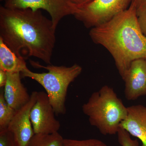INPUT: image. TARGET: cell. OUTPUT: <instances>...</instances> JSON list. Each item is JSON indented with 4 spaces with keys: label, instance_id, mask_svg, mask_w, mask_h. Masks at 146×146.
I'll return each mask as SVG.
<instances>
[{
    "label": "cell",
    "instance_id": "cell-19",
    "mask_svg": "<svg viewBox=\"0 0 146 146\" xmlns=\"http://www.w3.org/2000/svg\"><path fill=\"white\" fill-rule=\"evenodd\" d=\"M74 4L79 8L89 4L94 0H70Z\"/></svg>",
    "mask_w": 146,
    "mask_h": 146
},
{
    "label": "cell",
    "instance_id": "cell-3",
    "mask_svg": "<svg viewBox=\"0 0 146 146\" xmlns=\"http://www.w3.org/2000/svg\"><path fill=\"white\" fill-rule=\"evenodd\" d=\"M89 123L103 135L117 134L121 122L127 115V108L118 98L113 88L104 85L91 94L82 106Z\"/></svg>",
    "mask_w": 146,
    "mask_h": 146
},
{
    "label": "cell",
    "instance_id": "cell-18",
    "mask_svg": "<svg viewBox=\"0 0 146 146\" xmlns=\"http://www.w3.org/2000/svg\"><path fill=\"white\" fill-rule=\"evenodd\" d=\"M136 13L141 31L146 36V6L137 9Z\"/></svg>",
    "mask_w": 146,
    "mask_h": 146
},
{
    "label": "cell",
    "instance_id": "cell-17",
    "mask_svg": "<svg viewBox=\"0 0 146 146\" xmlns=\"http://www.w3.org/2000/svg\"><path fill=\"white\" fill-rule=\"evenodd\" d=\"M0 146H18L13 134L7 129L0 130Z\"/></svg>",
    "mask_w": 146,
    "mask_h": 146
},
{
    "label": "cell",
    "instance_id": "cell-9",
    "mask_svg": "<svg viewBox=\"0 0 146 146\" xmlns=\"http://www.w3.org/2000/svg\"><path fill=\"white\" fill-rule=\"evenodd\" d=\"M126 99L135 100L146 96V61L145 58L133 60L122 78Z\"/></svg>",
    "mask_w": 146,
    "mask_h": 146
},
{
    "label": "cell",
    "instance_id": "cell-22",
    "mask_svg": "<svg viewBox=\"0 0 146 146\" xmlns=\"http://www.w3.org/2000/svg\"><path fill=\"white\" fill-rule=\"evenodd\" d=\"M4 0H1V1H4Z\"/></svg>",
    "mask_w": 146,
    "mask_h": 146
},
{
    "label": "cell",
    "instance_id": "cell-4",
    "mask_svg": "<svg viewBox=\"0 0 146 146\" xmlns=\"http://www.w3.org/2000/svg\"><path fill=\"white\" fill-rule=\"evenodd\" d=\"M32 65L36 68H44L48 72L35 73L27 68L21 73V77L32 79L42 85L48 96L55 114H65V102L68 87L80 74L82 68L77 64L70 67L51 64L44 66L35 62H33Z\"/></svg>",
    "mask_w": 146,
    "mask_h": 146
},
{
    "label": "cell",
    "instance_id": "cell-20",
    "mask_svg": "<svg viewBox=\"0 0 146 146\" xmlns=\"http://www.w3.org/2000/svg\"><path fill=\"white\" fill-rule=\"evenodd\" d=\"M7 80V73L0 69V87L2 88L5 86Z\"/></svg>",
    "mask_w": 146,
    "mask_h": 146
},
{
    "label": "cell",
    "instance_id": "cell-23",
    "mask_svg": "<svg viewBox=\"0 0 146 146\" xmlns=\"http://www.w3.org/2000/svg\"><path fill=\"white\" fill-rule=\"evenodd\" d=\"M145 60H146V58H145Z\"/></svg>",
    "mask_w": 146,
    "mask_h": 146
},
{
    "label": "cell",
    "instance_id": "cell-7",
    "mask_svg": "<svg viewBox=\"0 0 146 146\" xmlns=\"http://www.w3.org/2000/svg\"><path fill=\"white\" fill-rule=\"evenodd\" d=\"M55 114L47 93L43 91L37 92L36 101L30 112L31 121L35 134L58 132L60 123L55 117Z\"/></svg>",
    "mask_w": 146,
    "mask_h": 146
},
{
    "label": "cell",
    "instance_id": "cell-21",
    "mask_svg": "<svg viewBox=\"0 0 146 146\" xmlns=\"http://www.w3.org/2000/svg\"><path fill=\"white\" fill-rule=\"evenodd\" d=\"M132 1L135 4L136 9L146 6V0H133Z\"/></svg>",
    "mask_w": 146,
    "mask_h": 146
},
{
    "label": "cell",
    "instance_id": "cell-14",
    "mask_svg": "<svg viewBox=\"0 0 146 146\" xmlns=\"http://www.w3.org/2000/svg\"><path fill=\"white\" fill-rule=\"evenodd\" d=\"M16 111L7 102L4 91L0 93V130L7 129Z\"/></svg>",
    "mask_w": 146,
    "mask_h": 146
},
{
    "label": "cell",
    "instance_id": "cell-6",
    "mask_svg": "<svg viewBox=\"0 0 146 146\" xmlns=\"http://www.w3.org/2000/svg\"><path fill=\"white\" fill-rule=\"evenodd\" d=\"M4 6L10 9H42L51 16L54 27L56 29L60 21L65 16H74L78 8L70 0H4Z\"/></svg>",
    "mask_w": 146,
    "mask_h": 146
},
{
    "label": "cell",
    "instance_id": "cell-2",
    "mask_svg": "<svg viewBox=\"0 0 146 146\" xmlns=\"http://www.w3.org/2000/svg\"><path fill=\"white\" fill-rule=\"evenodd\" d=\"M89 36L110 53L122 78L133 60L146 58V36L139 25L133 1L125 10L92 28Z\"/></svg>",
    "mask_w": 146,
    "mask_h": 146
},
{
    "label": "cell",
    "instance_id": "cell-5",
    "mask_svg": "<svg viewBox=\"0 0 146 146\" xmlns=\"http://www.w3.org/2000/svg\"><path fill=\"white\" fill-rule=\"evenodd\" d=\"M133 0H94L74 15L87 28L104 23L129 8Z\"/></svg>",
    "mask_w": 146,
    "mask_h": 146
},
{
    "label": "cell",
    "instance_id": "cell-1",
    "mask_svg": "<svg viewBox=\"0 0 146 146\" xmlns=\"http://www.w3.org/2000/svg\"><path fill=\"white\" fill-rule=\"evenodd\" d=\"M55 31L40 10L0 7V38L18 57L33 56L50 65Z\"/></svg>",
    "mask_w": 146,
    "mask_h": 146
},
{
    "label": "cell",
    "instance_id": "cell-11",
    "mask_svg": "<svg viewBox=\"0 0 146 146\" xmlns=\"http://www.w3.org/2000/svg\"><path fill=\"white\" fill-rule=\"evenodd\" d=\"M127 108V116L120 127L140 140L142 146H146V106L136 105Z\"/></svg>",
    "mask_w": 146,
    "mask_h": 146
},
{
    "label": "cell",
    "instance_id": "cell-16",
    "mask_svg": "<svg viewBox=\"0 0 146 146\" xmlns=\"http://www.w3.org/2000/svg\"><path fill=\"white\" fill-rule=\"evenodd\" d=\"M119 143L121 146H139L138 140H133L128 132L120 127L117 133Z\"/></svg>",
    "mask_w": 146,
    "mask_h": 146
},
{
    "label": "cell",
    "instance_id": "cell-13",
    "mask_svg": "<svg viewBox=\"0 0 146 146\" xmlns=\"http://www.w3.org/2000/svg\"><path fill=\"white\" fill-rule=\"evenodd\" d=\"M64 140L58 132L50 134L36 133L28 146H63Z\"/></svg>",
    "mask_w": 146,
    "mask_h": 146
},
{
    "label": "cell",
    "instance_id": "cell-10",
    "mask_svg": "<svg viewBox=\"0 0 146 146\" xmlns=\"http://www.w3.org/2000/svg\"><path fill=\"white\" fill-rule=\"evenodd\" d=\"M21 73H7L4 96L7 104L16 111L25 105L31 99L26 88L21 81Z\"/></svg>",
    "mask_w": 146,
    "mask_h": 146
},
{
    "label": "cell",
    "instance_id": "cell-15",
    "mask_svg": "<svg viewBox=\"0 0 146 146\" xmlns=\"http://www.w3.org/2000/svg\"><path fill=\"white\" fill-rule=\"evenodd\" d=\"M63 146H108L100 140L96 139L77 140L64 139Z\"/></svg>",
    "mask_w": 146,
    "mask_h": 146
},
{
    "label": "cell",
    "instance_id": "cell-12",
    "mask_svg": "<svg viewBox=\"0 0 146 146\" xmlns=\"http://www.w3.org/2000/svg\"><path fill=\"white\" fill-rule=\"evenodd\" d=\"M27 68L25 58L18 57L0 38V69L7 73H21Z\"/></svg>",
    "mask_w": 146,
    "mask_h": 146
},
{
    "label": "cell",
    "instance_id": "cell-8",
    "mask_svg": "<svg viewBox=\"0 0 146 146\" xmlns=\"http://www.w3.org/2000/svg\"><path fill=\"white\" fill-rule=\"evenodd\" d=\"M37 91L31 95V99L25 105L17 110L7 129L15 138L18 146H28L35 134L30 119L32 108L36 101Z\"/></svg>",
    "mask_w": 146,
    "mask_h": 146
}]
</instances>
